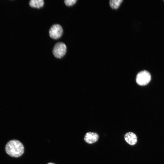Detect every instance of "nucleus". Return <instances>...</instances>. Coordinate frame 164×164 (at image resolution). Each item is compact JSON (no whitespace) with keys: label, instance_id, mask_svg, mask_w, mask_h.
<instances>
[{"label":"nucleus","instance_id":"nucleus-1","mask_svg":"<svg viewBox=\"0 0 164 164\" xmlns=\"http://www.w3.org/2000/svg\"><path fill=\"white\" fill-rule=\"evenodd\" d=\"M5 150L9 155L14 157H18L23 153L24 147L19 141L12 140L7 143L5 147Z\"/></svg>","mask_w":164,"mask_h":164},{"label":"nucleus","instance_id":"nucleus-2","mask_svg":"<svg viewBox=\"0 0 164 164\" xmlns=\"http://www.w3.org/2000/svg\"><path fill=\"white\" fill-rule=\"evenodd\" d=\"M151 76L147 71L144 70L139 72L137 75L136 81L140 86H144L148 84L150 81Z\"/></svg>","mask_w":164,"mask_h":164},{"label":"nucleus","instance_id":"nucleus-3","mask_svg":"<svg viewBox=\"0 0 164 164\" xmlns=\"http://www.w3.org/2000/svg\"><path fill=\"white\" fill-rule=\"evenodd\" d=\"M66 51L67 47L65 44L62 42H59L54 46L53 53L56 58H61L64 56Z\"/></svg>","mask_w":164,"mask_h":164},{"label":"nucleus","instance_id":"nucleus-4","mask_svg":"<svg viewBox=\"0 0 164 164\" xmlns=\"http://www.w3.org/2000/svg\"><path fill=\"white\" fill-rule=\"evenodd\" d=\"M63 29L62 26L59 24H54L50 28L49 31L50 36L54 39L60 38L62 35Z\"/></svg>","mask_w":164,"mask_h":164},{"label":"nucleus","instance_id":"nucleus-5","mask_svg":"<svg viewBox=\"0 0 164 164\" xmlns=\"http://www.w3.org/2000/svg\"><path fill=\"white\" fill-rule=\"evenodd\" d=\"M97 134L94 132H88L85 135L84 140L87 143L92 144L97 142L98 139Z\"/></svg>","mask_w":164,"mask_h":164},{"label":"nucleus","instance_id":"nucleus-6","mask_svg":"<svg viewBox=\"0 0 164 164\" xmlns=\"http://www.w3.org/2000/svg\"><path fill=\"white\" fill-rule=\"evenodd\" d=\"M125 139L128 143L132 145L135 144L137 141L136 135L132 132L126 133L125 135Z\"/></svg>","mask_w":164,"mask_h":164},{"label":"nucleus","instance_id":"nucleus-7","mask_svg":"<svg viewBox=\"0 0 164 164\" xmlns=\"http://www.w3.org/2000/svg\"><path fill=\"white\" fill-rule=\"evenodd\" d=\"M29 4L31 7L39 9L43 6L44 2L43 0H31Z\"/></svg>","mask_w":164,"mask_h":164},{"label":"nucleus","instance_id":"nucleus-8","mask_svg":"<svg viewBox=\"0 0 164 164\" xmlns=\"http://www.w3.org/2000/svg\"><path fill=\"white\" fill-rule=\"evenodd\" d=\"M122 1V0H111L109 1V4L112 9H117Z\"/></svg>","mask_w":164,"mask_h":164},{"label":"nucleus","instance_id":"nucleus-9","mask_svg":"<svg viewBox=\"0 0 164 164\" xmlns=\"http://www.w3.org/2000/svg\"><path fill=\"white\" fill-rule=\"evenodd\" d=\"M77 1L76 0H65L64 2L67 6H71L74 5Z\"/></svg>","mask_w":164,"mask_h":164},{"label":"nucleus","instance_id":"nucleus-10","mask_svg":"<svg viewBox=\"0 0 164 164\" xmlns=\"http://www.w3.org/2000/svg\"><path fill=\"white\" fill-rule=\"evenodd\" d=\"M47 164H55L54 163H52V162H49V163H48Z\"/></svg>","mask_w":164,"mask_h":164}]
</instances>
